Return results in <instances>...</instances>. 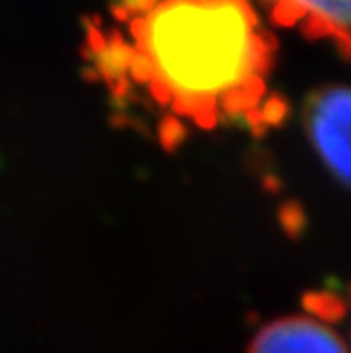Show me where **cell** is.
I'll list each match as a JSON object with an SVG mask.
<instances>
[{
    "instance_id": "cell-1",
    "label": "cell",
    "mask_w": 351,
    "mask_h": 353,
    "mask_svg": "<svg viewBox=\"0 0 351 353\" xmlns=\"http://www.w3.org/2000/svg\"><path fill=\"white\" fill-rule=\"evenodd\" d=\"M112 17L89 30L95 74L178 132H263L283 117L271 93L275 39L254 0H119Z\"/></svg>"
},
{
    "instance_id": "cell-2",
    "label": "cell",
    "mask_w": 351,
    "mask_h": 353,
    "mask_svg": "<svg viewBox=\"0 0 351 353\" xmlns=\"http://www.w3.org/2000/svg\"><path fill=\"white\" fill-rule=\"evenodd\" d=\"M303 127L328 174L351 188V87L332 83L313 89L303 106Z\"/></svg>"
},
{
    "instance_id": "cell-3",
    "label": "cell",
    "mask_w": 351,
    "mask_h": 353,
    "mask_svg": "<svg viewBox=\"0 0 351 353\" xmlns=\"http://www.w3.org/2000/svg\"><path fill=\"white\" fill-rule=\"evenodd\" d=\"M254 5L273 26L324 41L351 59V0H254Z\"/></svg>"
},
{
    "instance_id": "cell-4",
    "label": "cell",
    "mask_w": 351,
    "mask_h": 353,
    "mask_svg": "<svg viewBox=\"0 0 351 353\" xmlns=\"http://www.w3.org/2000/svg\"><path fill=\"white\" fill-rule=\"evenodd\" d=\"M248 353H351V349L324 313H307L285 315L263 326Z\"/></svg>"
}]
</instances>
